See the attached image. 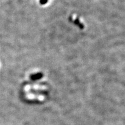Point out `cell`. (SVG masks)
Segmentation results:
<instances>
[{"label":"cell","instance_id":"1","mask_svg":"<svg viewBox=\"0 0 125 125\" xmlns=\"http://www.w3.org/2000/svg\"><path fill=\"white\" fill-rule=\"evenodd\" d=\"M43 76L42 74L41 73H38V74H36L35 75H32L30 76V79L31 80L35 81L37 80V79H40Z\"/></svg>","mask_w":125,"mask_h":125},{"label":"cell","instance_id":"3","mask_svg":"<svg viewBox=\"0 0 125 125\" xmlns=\"http://www.w3.org/2000/svg\"><path fill=\"white\" fill-rule=\"evenodd\" d=\"M40 4L41 5H45L48 2V0H40Z\"/></svg>","mask_w":125,"mask_h":125},{"label":"cell","instance_id":"2","mask_svg":"<svg viewBox=\"0 0 125 125\" xmlns=\"http://www.w3.org/2000/svg\"><path fill=\"white\" fill-rule=\"evenodd\" d=\"M74 22L75 23V24H76V25H77L78 27L80 28L81 29H83L84 28V25H83V24H82V23L80 22V21H79L78 19L75 20Z\"/></svg>","mask_w":125,"mask_h":125}]
</instances>
